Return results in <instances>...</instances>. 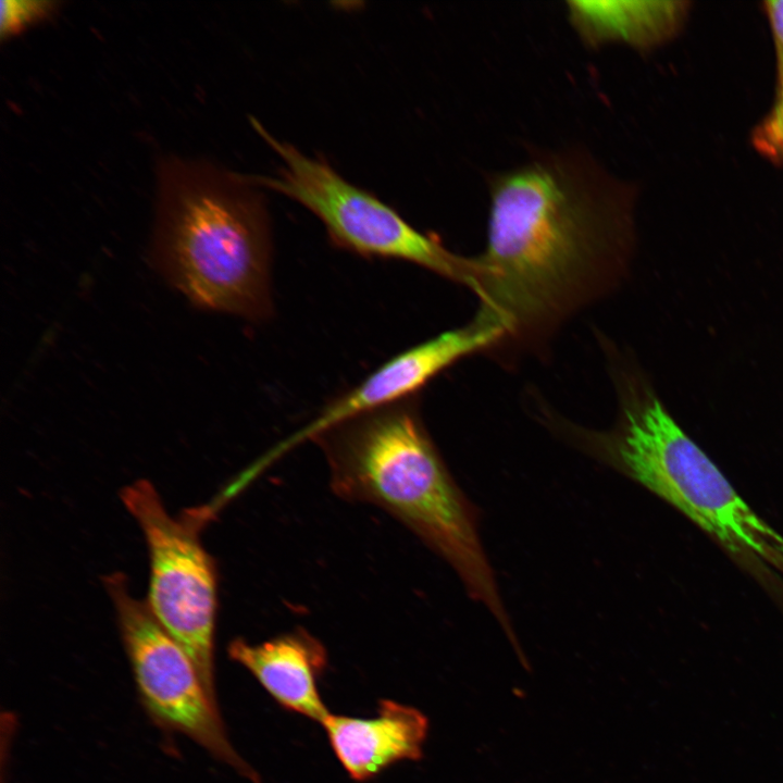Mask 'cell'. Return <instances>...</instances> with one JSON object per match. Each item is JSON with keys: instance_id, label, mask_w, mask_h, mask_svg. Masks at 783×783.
Instances as JSON below:
<instances>
[{"instance_id": "obj_2", "label": "cell", "mask_w": 783, "mask_h": 783, "mask_svg": "<svg viewBox=\"0 0 783 783\" xmlns=\"http://www.w3.org/2000/svg\"><path fill=\"white\" fill-rule=\"evenodd\" d=\"M323 452L332 492L381 508L442 557L469 595L517 644L482 546L477 512L452 478L414 396L333 425L311 439Z\"/></svg>"}, {"instance_id": "obj_10", "label": "cell", "mask_w": 783, "mask_h": 783, "mask_svg": "<svg viewBox=\"0 0 783 783\" xmlns=\"http://www.w3.org/2000/svg\"><path fill=\"white\" fill-rule=\"evenodd\" d=\"M227 652L282 707L319 723L331 713L318 686L327 666V651L307 630L297 627L258 644L236 637Z\"/></svg>"}, {"instance_id": "obj_3", "label": "cell", "mask_w": 783, "mask_h": 783, "mask_svg": "<svg viewBox=\"0 0 783 783\" xmlns=\"http://www.w3.org/2000/svg\"><path fill=\"white\" fill-rule=\"evenodd\" d=\"M160 176L159 269L201 308L269 318L271 226L257 186L240 174L176 160Z\"/></svg>"}, {"instance_id": "obj_6", "label": "cell", "mask_w": 783, "mask_h": 783, "mask_svg": "<svg viewBox=\"0 0 783 783\" xmlns=\"http://www.w3.org/2000/svg\"><path fill=\"white\" fill-rule=\"evenodd\" d=\"M120 497L147 543L150 580L146 601L162 627L187 651L208 692L217 700V572L199 538L200 513L173 518L147 480L123 487Z\"/></svg>"}, {"instance_id": "obj_7", "label": "cell", "mask_w": 783, "mask_h": 783, "mask_svg": "<svg viewBox=\"0 0 783 783\" xmlns=\"http://www.w3.org/2000/svg\"><path fill=\"white\" fill-rule=\"evenodd\" d=\"M121 573L104 577L140 701L151 720L179 733L253 783L260 778L226 734L217 700L187 651L162 627L147 601L128 592Z\"/></svg>"}, {"instance_id": "obj_5", "label": "cell", "mask_w": 783, "mask_h": 783, "mask_svg": "<svg viewBox=\"0 0 783 783\" xmlns=\"http://www.w3.org/2000/svg\"><path fill=\"white\" fill-rule=\"evenodd\" d=\"M251 124L283 163L276 175H248L253 185L303 206L340 248L363 257L413 263L470 287L471 258L451 252L436 236L418 231L394 208L346 181L323 159L278 140L254 117Z\"/></svg>"}, {"instance_id": "obj_8", "label": "cell", "mask_w": 783, "mask_h": 783, "mask_svg": "<svg viewBox=\"0 0 783 783\" xmlns=\"http://www.w3.org/2000/svg\"><path fill=\"white\" fill-rule=\"evenodd\" d=\"M502 331L474 319L391 357L356 387L326 406L312 421L279 445L284 451L356 415L412 397L431 380L460 359L496 347Z\"/></svg>"}, {"instance_id": "obj_13", "label": "cell", "mask_w": 783, "mask_h": 783, "mask_svg": "<svg viewBox=\"0 0 783 783\" xmlns=\"http://www.w3.org/2000/svg\"><path fill=\"white\" fill-rule=\"evenodd\" d=\"M778 55V97L773 112L765 126L763 137L768 146L783 151V49L776 46Z\"/></svg>"}, {"instance_id": "obj_12", "label": "cell", "mask_w": 783, "mask_h": 783, "mask_svg": "<svg viewBox=\"0 0 783 783\" xmlns=\"http://www.w3.org/2000/svg\"><path fill=\"white\" fill-rule=\"evenodd\" d=\"M60 3L55 1H2L0 35L11 38L53 15Z\"/></svg>"}, {"instance_id": "obj_11", "label": "cell", "mask_w": 783, "mask_h": 783, "mask_svg": "<svg viewBox=\"0 0 783 783\" xmlns=\"http://www.w3.org/2000/svg\"><path fill=\"white\" fill-rule=\"evenodd\" d=\"M566 7L575 33L591 48L611 44L652 48L675 35L687 14V2L678 0H572Z\"/></svg>"}, {"instance_id": "obj_9", "label": "cell", "mask_w": 783, "mask_h": 783, "mask_svg": "<svg viewBox=\"0 0 783 783\" xmlns=\"http://www.w3.org/2000/svg\"><path fill=\"white\" fill-rule=\"evenodd\" d=\"M321 725L343 768L361 782L398 761L421 759L430 723L412 706L381 699L373 718L330 713Z\"/></svg>"}, {"instance_id": "obj_14", "label": "cell", "mask_w": 783, "mask_h": 783, "mask_svg": "<svg viewBox=\"0 0 783 783\" xmlns=\"http://www.w3.org/2000/svg\"><path fill=\"white\" fill-rule=\"evenodd\" d=\"M765 8L775 36L776 46L783 49V0L767 1Z\"/></svg>"}, {"instance_id": "obj_15", "label": "cell", "mask_w": 783, "mask_h": 783, "mask_svg": "<svg viewBox=\"0 0 783 783\" xmlns=\"http://www.w3.org/2000/svg\"><path fill=\"white\" fill-rule=\"evenodd\" d=\"M774 567L783 574V540L778 545Z\"/></svg>"}, {"instance_id": "obj_1", "label": "cell", "mask_w": 783, "mask_h": 783, "mask_svg": "<svg viewBox=\"0 0 783 783\" xmlns=\"http://www.w3.org/2000/svg\"><path fill=\"white\" fill-rule=\"evenodd\" d=\"M488 191L486 248L471 258L476 318L502 330L497 347L532 350L618 286L634 190L570 150L490 175Z\"/></svg>"}, {"instance_id": "obj_4", "label": "cell", "mask_w": 783, "mask_h": 783, "mask_svg": "<svg viewBox=\"0 0 783 783\" xmlns=\"http://www.w3.org/2000/svg\"><path fill=\"white\" fill-rule=\"evenodd\" d=\"M569 436L582 450L676 508L730 552L772 564L783 537L742 499L657 398L625 402L609 432L571 427Z\"/></svg>"}]
</instances>
